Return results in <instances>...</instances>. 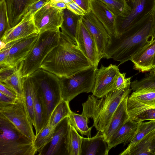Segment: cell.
<instances>
[{
    "mask_svg": "<svg viewBox=\"0 0 155 155\" xmlns=\"http://www.w3.org/2000/svg\"><path fill=\"white\" fill-rule=\"evenodd\" d=\"M92 67L77 45L61 31L58 44L47 55L40 68L61 78Z\"/></svg>",
    "mask_w": 155,
    "mask_h": 155,
    "instance_id": "1",
    "label": "cell"
},
{
    "mask_svg": "<svg viewBox=\"0 0 155 155\" xmlns=\"http://www.w3.org/2000/svg\"><path fill=\"white\" fill-rule=\"evenodd\" d=\"M151 22L150 17L146 22L136 24L122 34L110 35L104 58L119 61V65L130 60L154 39Z\"/></svg>",
    "mask_w": 155,
    "mask_h": 155,
    "instance_id": "2",
    "label": "cell"
},
{
    "mask_svg": "<svg viewBox=\"0 0 155 155\" xmlns=\"http://www.w3.org/2000/svg\"><path fill=\"white\" fill-rule=\"evenodd\" d=\"M130 88L110 92L98 99L92 94L82 104V114L93 119V126L98 131L103 132L108 126L114 113L121 102L130 95Z\"/></svg>",
    "mask_w": 155,
    "mask_h": 155,
    "instance_id": "3",
    "label": "cell"
},
{
    "mask_svg": "<svg viewBox=\"0 0 155 155\" xmlns=\"http://www.w3.org/2000/svg\"><path fill=\"white\" fill-rule=\"evenodd\" d=\"M33 142L0 115V155H34Z\"/></svg>",
    "mask_w": 155,
    "mask_h": 155,
    "instance_id": "4",
    "label": "cell"
},
{
    "mask_svg": "<svg viewBox=\"0 0 155 155\" xmlns=\"http://www.w3.org/2000/svg\"><path fill=\"white\" fill-rule=\"evenodd\" d=\"M60 32L59 29L39 33L34 47L23 61L22 68L23 78L29 77L40 68L47 55L58 44Z\"/></svg>",
    "mask_w": 155,
    "mask_h": 155,
    "instance_id": "5",
    "label": "cell"
},
{
    "mask_svg": "<svg viewBox=\"0 0 155 155\" xmlns=\"http://www.w3.org/2000/svg\"><path fill=\"white\" fill-rule=\"evenodd\" d=\"M29 76L39 88L44 98L48 124L52 111L62 100L60 79L54 74L41 68Z\"/></svg>",
    "mask_w": 155,
    "mask_h": 155,
    "instance_id": "6",
    "label": "cell"
},
{
    "mask_svg": "<svg viewBox=\"0 0 155 155\" xmlns=\"http://www.w3.org/2000/svg\"><path fill=\"white\" fill-rule=\"evenodd\" d=\"M97 69L92 67L69 77L60 78L62 99L70 102L81 93L91 92Z\"/></svg>",
    "mask_w": 155,
    "mask_h": 155,
    "instance_id": "7",
    "label": "cell"
},
{
    "mask_svg": "<svg viewBox=\"0 0 155 155\" xmlns=\"http://www.w3.org/2000/svg\"><path fill=\"white\" fill-rule=\"evenodd\" d=\"M0 115L11 122L29 140L33 142L35 135L23 97H19L12 103H0Z\"/></svg>",
    "mask_w": 155,
    "mask_h": 155,
    "instance_id": "8",
    "label": "cell"
},
{
    "mask_svg": "<svg viewBox=\"0 0 155 155\" xmlns=\"http://www.w3.org/2000/svg\"><path fill=\"white\" fill-rule=\"evenodd\" d=\"M50 2L33 15V21L39 33L60 29L64 21V9L54 8L50 5Z\"/></svg>",
    "mask_w": 155,
    "mask_h": 155,
    "instance_id": "9",
    "label": "cell"
},
{
    "mask_svg": "<svg viewBox=\"0 0 155 155\" xmlns=\"http://www.w3.org/2000/svg\"><path fill=\"white\" fill-rule=\"evenodd\" d=\"M118 66L110 64L107 67L101 65L96 70L93 88L91 93L100 98L115 89L117 78L120 72Z\"/></svg>",
    "mask_w": 155,
    "mask_h": 155,
    "instance_id": "10",
    "label": "cell"
},
{
    "mask_svg": "<svg viewBox=\"0 0 155 155\" xmlns=\"http://www.w3.org/2000/svg\"><path fill=\"white\" fill-rule=\"evenodd\" d=\"M77 45L91 62L93 67L97 68L100 61L95 41L82 21L81 17L77 22Z\"/></svg>",
    "mask_w": 155,
    "mask_h": 155,
    "instance_id": "11",
    "label": "cell"
},
{
    "mask_svg": "<svg viewBox=\"0 0 155 155\" xmlns=\"http://www.w3.org/2000/svg\"><path fill=\"white\" fill-rule=\"evenodd\" d=\"M81 17L95 41L101 60L104 58L110 36L102 24L91 11Z\"/></svg>",
    "mask_w": 155,
    "mask_h": 155,
    "instance_id": "12",
    "label": "cell"
},
{
    "mask_svg": "<svg viewBox=\"0 0 155 155\" xmlns=\"http://www.w3.org/2000/svg\"><path fill=\"white\" fill-rule=\"evenodd\" d=\"M39 33L10 43L12 45L4 63L0 66H16L23 61L34 47Z\"/></svg>",
    "mask_w": 155,
    "mask_h": 155,
    "instance_id": "13",
    "label": "cell"
},
{
    "mask_svg": "<svg viewBox=\"0 0 155 155\" xmlns=\"http://www.w3.org/2000/svg\"><path fill=\"white\" fill-rule=\"evenodd\" d=\"M91 11L104 26L109 35L117 34L118 16L99 0H91Z\"/></svg>",
    "mask_w": 155,
    "mask_h": 155,
    "instance_id": "14",
    "label": "cell"
},
{
    "mask_svg": "<svg viewBox=\"0 0 155 155\" xmlns=\"http://www.w3.org/2000/svg\"><path fill=\"white\" fill-rule=\"evenodd\" d=\"M33 16L26 14L20 22L6 32L0 41L7 44L39 33L35 25Z\"/></svg>",
    "mask_w": 155,
    "mask_h": 155,
    "instance_id": "15",
    "label": "cell"
},
{
    "mask_svg": "<svg viewBox=\"0 0 155 155\" xmlns=\"http://www.w3.org/2000/svg\"><path fill=\"white\" fill-rule=\"evenodd\" d=\"M110 150L102 132L92 137H83L81 155H108Z\"/></svg>",
    "mask_w": 155,
    "mask_h": 155,
    "instance_id": "16",
    "label": "cell"
},
{
    "mask_svg": "<svg viewBox=\"0 0 155 155\" xmlns=\"http://www.w3.org/2000/svg\"><path fill=\"white\" fill-rule=\"evenodd\" d=\"M140 121L129 118L110 137L107 142L109 149L123 144L130 143L134 136Z\"/></svg>",
    "mask_w": 155,
    "mask_h": 155,
    "instance_id": "17",
    "label": "cell"
},
{
    "mask_svg": "<svg viewBox=\"0 0 155 155\" xmlns=\"http://www.w3.org/2000/svg\"><path fill=\"white\" fill-rule=\"evenodd\" d=\"M155 55V37L153 41L134 55L130 61L134 69L143 73L150 71L153 68L152 62Z\"/></svg>",
    "mask_w": 155,
    "mask_h": 155,
    "instance_id": "18",
    "label": "cell"
},
{
    "mask_svg": "<svg viewBox=\"0 0 155 155\" xmlns=\"http://www.w3.org/2000/svg\"><path fill=\"white\" fill-rule=\"evenodd\" d=\"M129 96L126 97L119 104L114 113L108 126L102 132L107 142L111 137L130 118L127 109V101Z\"/></svg>",
    "mask_w": 155,
    "mask_h": 155,
    "instance_id": "19",
    "label": "cell"
},
{
    "mask_svg": "<svg viewBox=\"0 0 155 155\" xmlns=\"http://www.w3.org/2000/svg\"><path fill=\"white\" fill-rule=\"evenodd\" d=\"M34 83V121L33 125L36 135L47 124V122L46 107L44 98L39 88Z\"/></svg>",
    "mask_w": 155,
    "mask_h": 155,
    "instance_id": "20",
    "label": "cell"
},
{
    "mask_svg": "<svg viewBox=\"0 0 155 155\" xmlns=\"http://www.w3.org/2000/svg\"><path fill=\"white\" fill-rule=\"evenodd\" d=\"M39 0H6L11 28L17 24L26 15L29 8Z\"/></svg>",
    "mask_w": 155,
    "mask_h": 155,
    "instance_id": "21",
    "label": "cell"
},
{
    "mask_svg": "<svg viewBox=\"0 0 155 155\" xmlns=\"http://www.w3.org/2000/svg\"><path fill=\"white\" fill-rule=\"evenodd\" d=\"M69 122L68 117H66L57 126L49 148L44 154L54 155L60 154L63 145L65 146V140Z\"/></svg>",
    "mask_w": 155,
    "mask_h": 155,
    "instance_id": "22",
    "label": "cell"
},
{
    "mask_svg": "<svg viewBox=\"0 0 155 155\" xmlns=\"http://www.w3.org/2000/svg\"><path fill=\"white\" fill-rule=\"evenodd\" d=\"M127 106L138 107L140 111L155 107V91H133L128 97Z\"/></svg>",
    "mask_w": 155,
    "mask_h": 155,
    "instance_id": "23",
    "label": "cell"
},
{
    "mask_svg": "<svg viewBox=\"0 0 155 155\" xmlns=\"http://www.w3.org/2000/svg\"><path fill=\"white\" fill-rule=\"evenodd\" d=\"M155 150V130L148 134L130 150L123 151L119 155H153Z\"/></svg>",
    "mask_w": 155,
    "mask_h": 155,
    "instance_id": "24",
    "label": "cell"
},
{
    "mask_svg": "<svg viewBox=\"0 0 155 155\" xmlns=\"http://www.w3.org/2000/svg\"><path fill=\"white\" fill-rule=\"evenodd\" d=\"M130 0L132 5L130 12L119 24L117 35L123 34L137 23H135L136 20L143 11L147 0Z\"/></svg>",
    "mask_w": 155,
    "mask_h": 155,
    "instance_id": "25",
    "label": "cell"
},
{
    "mask_svg": "<svg viewBox=\"0 0 155 155\" xmlns=\"http://www.w3.org/2000/svg\"><path fill=\"white\" fill-rule=\"evenodd\" d=\"M83 137L78 134L69 120L65 140V148L67 155H81Z\"/></svg>",
    "mask_w": 155,
    "mask_h": 155,
    "instance_id": "26",
    "label": "cell"
},
{
    "mask_svg": "<svg viewBox=\"0 0 155 155\" xmlns=\"http://www.w3.org/2000/svg\"><path fill=\"white\" fill-rule=\"evenodd\" d=\"M22 83L23 98L27 110L33 125L34 121V83L30 76L23 78Z\"/></svg>",
    "mask_w": 155,
    "mask_h": 155,
    "instance_id": "27",
    "label": "cell"
},
{
    "mask_svg": "<svg viewBox=\"0 0 155 155\" xmlns=\"http://www.w3.org/2000/svg\"><path fill=\"white\" fill-rule=\"evenodd\" d=\"M69 102L62 99L52 111L48 124L54 128L64 119L68 117L71 111Z\"/></svg>",
    "mask_w": 155,
    "mask_h": 155,
    "instance_id": "28",
    "label": "cell"
},
{
    "mask_svg": "<svg viewBox=\"0 0 155 155\" xmlns=\"http://www.w3.org/2000/svg\"><path fill=\"white\" fill-rule=\"evenodd\" d=\"M74 14L67 8L64 9V20L60 27L61 31L77 45V21Z\"/></svg>",
    "mask_w": 155,
    "mask_h": 155,
    "instance_id": "29",
    "label": "cell"
},
{
    "mask_svg": "<svg viewBox=\"0 0 155 155\" xmlns=\"http://www.w3.org/2000/svg\"><path fill=\"white\" fill-rule=\"evenodd\" d=\"M70 121L75 129L82 136L91 137V130L93 126L89 127L87 125L89 118L82 114H79L71 111L68 117Z\"/></svg>",
    "mask_w": 155,
    "mask_h": 155,
    "instance_id": "30",
    "label": "cell"
},
{
    "mask_svg": "<svg viewBox=\"0 0 155 155\" xmlns=\"http://www.w3.org/2000/svg\"><path fill=\"white\" fill-rule=\"evenodd\" d=\"M55 129L48 124L35 135L33 144L37 152L41 153L47 145L50 143Z\"/></svg>",
    "mask_w": 155,
    "mask_h": 155,
    "instance_id": "31",
    "label": "cell"
},
{
    "mask_svg": "<svg viewBox=\"0 0 155 155\" xmlns=\"http://www.w3.org/2000/svg\"><path fill=\"white\" fill-rule=\"evenodd\" d=\"M155 130V120L140 121L136 132L123 151H127L134 146L148 134Z\"/></svg>",
    "mask_w": 155,
    "mask_h": 155,
    "instance_id": "32",
    "label": "cell"
},
{
    "mask_svg": "<svg viewBox=\"0 0 155 155\" xmlns=\"http://www.w3.org/2000/svg\"><path fill=\"white\" fill-rule=\"evenodd\" d=\"M130 87L133 91H155V74L150 72L141 79L135 80Z\"/></svg>",
    "mask_w": 155,
    "mask_h": 155,
    "instance_id": "33",
    "label": "cell"
},
{
    "mask_svg": "<svg viewBox=\"0 0 155 155\" xmlns=\"http://www.w3.org/2000/svg\"><path fill=\"white\" fill-rule=\"evenodd\" d=\"M23 61L20 64L18 69L7 79L2 82L15 91L20 97H23L22 68Z\"/></svg>",
    "mask_w": 155,
    "mask_h": 155,
    "instance_id": "34",
    "label": "cell"
},
{
    "mask_svg": "<svg viewBox=\"0 0 155 155\" xmlns=\"http://www.w3.org/2000/svg\"><path fill=\"white\" fill-rule=\"evenodd\" d=\"M106 4L118 17L124 18L130 14L131 8L126 0H99Z\"/></svg>",
    "mask_w": 155,
    "mask_h": 155,
    "instance_id": "35",
    "label": "cell"
},
{
    "mask_svg": "<svg viewBox=\"0 0 155 155\" xmlns=\"http://www.w3.org/2000/svg\"><path fill=\"white\" fill-rule=\"evenodd\" d=\"M8 13L6 0L0 1V38L11 28Z\"/></svg>",
    "mask_w": 155,
    "mask_h": 155,
    "instance_id": "36",
    "label": "cell"
},
{
    "mask_svg": "<svg viewBox=\"0 0 155 155\" xmlns=\"http://www.w3.org/2000/svg\"><path fill=\"white\" fill-rule=\"evenodd\" d=\"M126 73H120L117 77L115 89L117 90L130 88L132 77L126 78Z\"/></svg>",
    "mask_w": 155,
    "mask_h": 155,
    "instance_id": "37",
    "label": "cell"
},
{
    "mask_svg": "<svg viewBox=\"0 0 155 155\" xmlns=\"http://www.w3.org/2000/svg\"><path fill=\"white\" fill-rule=\"evenodd\" d=\"M132 119L138 121L155 120V107L147 109L136 116Z\"/></svg>",
    "mask_w": 155,
    "mask_h": 155,
    "instance_id": "38",
    "label": "cell"
},
{
    "mask_svg": "<svg viewBox=\"0 0 155 155\" xmlns=\"http://www.w3.org/2000/svg\"><path fill=\"white\" fill-rule=\"evenodd\" d=\"M20 64L17 66H0V81L3 82L15 72L19 68Z\"/></svg>",
    "mask_w": 155,
    "mask_h": 155,
    "instance_id": "39",
    "label": "cell"
},
{
    "mask_svg": "<svg viewBox=\"0 0 155 155\" xmlns=\"http://www.w3.org/2000/svg\"><path fill=\"white\" fill-rule=\"evenodd\" d=\"M50 1V0H39L32 5L28 9L26 14L33 15L34 14L44 5Z\"/></svg>",
    "mask_w": 155,
    "mask_h": 155,
    "instance_id": "40",
    "label": "cell"
},
{
    "mask_svg": "<svg viewBox=\"0 0 155 155\" xmlns=\"http://www.w3.org/2000/svg\"><path fill=\"white\" fill-rule=\"evenodd\" d=\"M67 8L76 15L80 16L85 15L87 13L75 2L66 4Z\"/></svg>",
    "mask_w": 155,
    "mask_h": 155,
    "instance_id": "41",
    "label": "cell"
},
{
    "mask_svg": "<svg viewBox=\"0 0 155 155\" xmlns=\"http://www.w3.org/2000/svg\"><path fill=\"white\" fill-rule=\"evenodd\" d=\"M0 92L11 97L17 99L19 96L17 94L5 83L0 82Z\"/></svg>",
    "mask_w": 155,
    "mask_h": 155,
    "instance_id": "42",
    "label": "cell"
},
{
    "mask_svg": "<svg viewBox=\"0 0 155 155\" xmlns=\"http://www.w3.org/2000/svg\"><path fill=\"white\" fill-rule=\"evenodd\" d=\"M87 13L91 12V0H73Z\"/></svg>",
    "mask_w": 155,
    "mask_h": 155,
    "instance_id": "43",
    "label": "cell"
},
{
    "mask_svg": "<svg viewBox=\"0 0 155 155\" xmlns=\"http://www.w3.org/2000/svg\"><path fill=\"white\" fill-rule=\"evenodd\" d=\"M150 18L151 20V32L152 35L155 37V0H153V4L150 11Z\"/></svg>",
    "mask_w": 155,
    "mask_h": 155,
    "instance_id": "44",
    "label": "cell"
},
{
    "mask_svg": "<svg viewBox=\"0 0 155 155\" xmlns=\"http://www.w3.org/2000/svg\"><path fill=\"white\" fill-rule=\"evenodd\" d=\"M16 99L0 92V103H12L14 102Z\"/></svg>",
    "mask_w": 155,
    "mask_h": 155,
    "instance_id": "45",
    "label": "cell"
},
{
    "mask_svg": "<svg viewBox=\"0 0 155 155\" xmlns=\"http://www.w3.org/2000/svg\"><path fill=\"white\" fill-rule=\"evenodd\" d=\"M50 5L59 10H63L67 8L66 4L63 2H61L57 3H51L50 2Z\"/></svg>",
    "mask_w": 155,
    "mask_h": 155,
    "instance_id": "46",
    "label": "cell"
},
{
    "mask_svg": "<svg viewBox=\"0 0 155 155\" xmlns=\"http://www.w3.org/2000/svg\"><path fill=\"white\" fill-rule=\"evenodd\" d=\"M152 64L153 68L150 72L155 74V55L153 58Z\"/></svg>",
    "mask_w": 155,
    "mask_h": 155,
    "instance_id": "47",
    "label": "cell"
},
{
    "mask_svg": "<svg viewBox=\"0 0 155 155\" xmlns=\"http://www.w3.org/2000/svg\"><path fill=\"white\" fill-rule=\"evenodd\" d=\"M63 2L66 4L74 2L73 0H63Z\"/></svg>",
    "mask_w": 155,
    "mask_h": 155,
    "instance_id": "48",
    "label": "cell"
},
{
    "mask_svg": "<svg viewBox=\"0 0 155 155\" xmlns=\"http://www.w3.org/2000/svg\"><path fill=\"white\" fill-rule=\"evenodd\" d=\"M51 3H57L61 2H63V0H50Z\"/></svg>",
    "mask_w": 155,
    "mask_h": 155,
    "instance_id": "49",
    "label": "cell"
},
{
    "mask_svg": "<svg viewBox=\"0 0 155 155\" xmlns=\"http://www.w3.org/2000/svg\"><path fill=\"white\" fill-rule=\"evenodd\" d=\"M153 155H155V151H154V153Z\"/></svg>",
    "mask_w": 155,
    "mask_h": 155,
    "instance_id": "50",
    "label": "cell"
},
{
    "mask_svg": "<svg viewBox=\"0 0 155 155\" xmlns=\"http://www.w3.org/2000/svg\"></svg>",
    "mask_w": 155,
    "mask_h": 155,
    "instance_id": "51",
    "label": "cell"
}]
</instances>
